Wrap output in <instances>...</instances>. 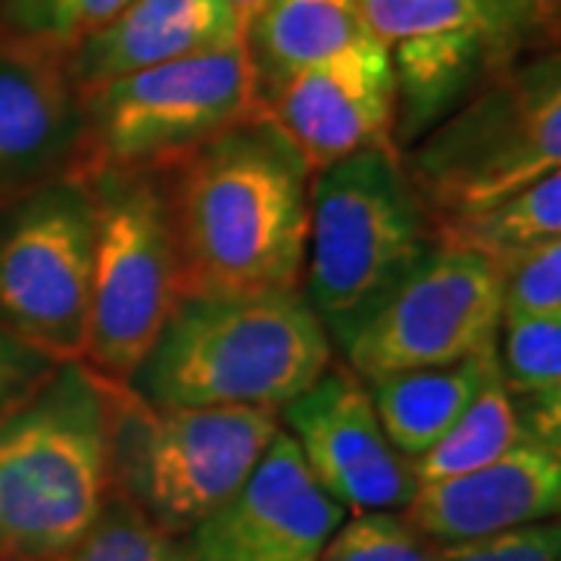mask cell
<instances>
[{
	"instance_id": "cell-3",
	"label": "cell",
	"mask_w": 561,
	"mask_h": 561,
	"mask_svg": "<svg viewBox=\"0 0 561 561\" xmlns=\"http://www.w3.org/2000/svg\"><path fill=\"white\" fill-rule=\"evenodd\" d=\"M113 381L60 362L0 421V561H62L110 500Z\"/></svg>"
},
{
	"instance_id": "cell-11",
	"label": "cell",
	"mask_w": 561,
	"mask_h": 561,
	"mask_svg": "<svg viewBox=\"0 0 561 561\" xmlns=\"http://www.w3.org/2000/svg\"><path fill=\"white\" fill-rule=\"evenodd\" d=\"M343 518L280 427L241 486L181 540L187 561H319Z\"/></svg>"
},
{
	"instance_id": "cell-10",
	"label": "cell",
	"mask_w": 561,
	"mask_h": 561,
	"mask_svg": "<svg viewBox=\"0 0 561 561\" xmlns=\"http://www.w3.org/2000/svg\"><path fill=\"white\" fill-rule=\"evenodd\" d=\"M500 324V265L478 250L437 241L341 353L356 378L371 381L468 359L496 343Z\"/></svg>"
},
{
	"instance_id": "cell-21",
	"label": "cell",
	"mask_w": 561,
	"mask_h": 561,
	"mask_svg": "<svg viewBox=\"0 0 561 561\" xmlns=\"http://www.w3.org/2000/svg\"><path fill=\"white\" fill-rule=\"evenodd\" d=\"M518 10H527L518 0H359L365 32L387 50L405 41L468 32L505 35Z\"/></svg>"
},
{
	"instance_id": "cell-9",
	"label": "cell",
	"mask_w": 561,
	"mask_h": 561,
	"mask_svg": "<svg viewBox=\"0 0 561 561\" xmlns=\"http://www.w3.org/2000/svg\"><path fill=\"white\" fill-rule=\"evenodd\" d=\"M98 213L81 175L0 209V328L69 362L84 356Z\"/></svg>"
},
{
	"instance_id": "cell-27",
	"label": "cell",
	"mask_w": 561,
	"mask_h": 561,
	"mask_svg": "<svg viewBox=\"0 0 561 561\" xmlns=\"http://www.w3.org/2000/svg\"><path fill=\"white\" fill-rule=\"evenodd\" d=\"M437 561H561V518L437 546Z\"/></svg>"
},
{
	"instance_id": "cell-12",
	"label": "cell",
	"mask_w": 561,
	"mask_h": 561,
	"mask_svg": "<svg viewBox=\"0 0 561 561\" xmlns=\"http://www.w3.org/2000/svg\"><path fill=\"white\" fill-rule=\"evenodd\" d=\"M278 415L316 481L346 512H397L412 502V461L387 440L368 387L346 365L331 362Z\"/></svg>"
},
{
	"instance_id": "cell-28",
	"label": "cell",
	"mask_w": 561,
	"mask_h": 561,
	"mask_svg": "<svg viewBox=\"0 0 561 561\" xmlns=\"http://www.w3.org/2000/svg\"><path fill=\"white\" fill-rule=\"evenodd\" d=\"M60 362L0 328V421L16 412Z\"/></svg>"
},
{
	"instance_id": "cell-16",
	"label": "cell",
	"mask_w": 561,
	"mask_h": 561,
	"mask_svg": "<svg viewBox=\"0 0 561 561\" xmlns=\"http://www.w3.org/2000/svg\"><path fill=\"white\" fill-rule=\"evenodd\" d=\"M243 44V20L225 0H131L119 16L81 38L66 66L79 91L162 62Z\"/></svg>"
},
{
	"instance_id": "cell-32",
	"label": "cell",
	"mask_w": 561,
	"mask_h": 561,
	"mask_svg": "<svg viewBox=\"0 0 561 561\" xmlns=\"http://www.w3.org/2000/svg\"><path fill=\"white\" fill-rule=\"evenodd\" d=\"M518 3H524V7H527V10H530V3H527V0H518Z\"/></svg>"
},
{
	"instance_id": "cell-18",
	"label": "cell",
	"mask_w": 561,
	"mask_h": 561,
	"mask_svg": "<svg viewBox=\"0 0 561 561\" xmlns=\"http://www.w3.org/2000/svg\"><path fill=\"white\" fill-rule=\"evenodd\" d=\"M500 375L496 343L468 359L412 368L365 381L387 440L409 461L424 456L461 419V412Z\"/></svg>"
},
{
	"instance_id": "cell-7",
	"label": "cell",
	"mask_w": 561,
	"mask_h": 561,
	"mask_svg": "<svg viewBox=\"0 0 561 561\" xmlns=\"http://www.w3.org/2000/svg\"><path fill=\"white\" fill-rule=\"evenodd\" d=\"M81 179L91 184L98 213L81 362L125 383L181 300L169 203L157 172L98 169Z\"/></svg>"
},
{
	"instance_id": "cell-15",
	"label": "cell",
	"mask_w": 561,
	"mask_h": 561,
	"mask_svg": "<svg viewBox=\"0 0 561 561\" xmlns=\"http://www.w3.org/2000/svg\"><path fill=\"white\" fill-rule=\"evenodd\" d=\"M549 518H561V459L527 437L478 471L421 483L405 505V522L437 546Z\"/></svg>"
},
{
	"instance_id": "cell-1",
	"label": "cell",
	"mask_w": 561,
	"mask_h": 561,
	"mask_svg": "<svg viewBox=\"0 0 561 561\" xmlns=\"http://www.w3.org/2000/svg\"><path fill=\"white\" fill-rule=\"evenodd\" d=\"M312 172L262 110L157 172L181 297L300 290Z\"/></svg>"
},
{
	"instance_id": "cell-19",
	"label": "cell",
	"mask_w": 561,
	"mask_h": 561,
	"mask_svg": "<svg viewBox=\"0 0 561 561\" xmlns=\"http://www.w3.org/2000/svg\"><path fill=\"white\" fill-rule=\"evenodd\" d=\"M437 241L478 250L496 265L524 250L561 241V169L530 181L481 213L434 221Z\"/></svg>"
},
{
	"instance_id": "cell-24",
	"label": "cell",
	"mask_w": 561,
	"mask_h": 561,
	"mask_svg": "<svg viewBox=\"0 0 561 561\" xmlns=\"http://www.w3.org/2000/svg\"><path fill=\"white\" fill-rule=\"evenodd\" d=\"M500 375L512 397H530L561 383V316L508 312L496 337Z\"/></svg>"
},
{
	"instance_id": "cell-4",
	"label": "cell",
	"mask_w": 561,
	"mask_h": 561,
	"mask_svg": "<svg viewBox=\"0 0 561 561\" xmlns=\"http://www.w3.org/2000/svg\"><path fill=\"white\" fill-rule=\"evenodd\" d=\"M434 243V216L393 147L312 172L300 290L337 350Z\"/></svg>"
},
{
	"instance_id": "cell-17",
	"label": "cell",
	"mask_w": 561,
	"mask_h": 561,
	"mask_svg": "<svg viewBox=\"0 0 561 561\" xmlns=\"http://www.w3.org/2000/svg\"><path fill=\"white\" fill-rule=\"evenodd\" d=\"M368 38L359 0H262L243 22V50L260 106L302 69Z\"/></svg>"
},
{
	"instance_id": "cell-8",
	"label": "cell",
	"mask_w": 561,
	"mask_h": 561,
	"mask_svg": "<svg viewBox=\"0 0 561 561\" xmlns=\"http://www.w3.org/2000/svg\"><path fill=\"white\" fill-rule=\"evenodd\" d=\"M84 160L98 169L162 172L260 106L243 44L128 72L81 91Z\"/></svg>"
},
{
	"instance_id": "cell-26",
	"label": "cell",
	"mask_w": 561,
	"mask_h": 561,
	"mask_svg": "<svg viewBox=\"0 0 561 561\" xmlns=\"http://www.w3.org/2000/svg\"><path fill=\"white\" fill-rule=\"evenodd\" d=\"M502 316L556 312L561 316V241L524 250L500 262Z\"/></svg>"
},
{
	"instance_id": "cell-22",
	"label": "cell",
	"mask_w": 561,
	"mask_h": 561,
	"mask_svg": "<svg viewBox=\"0 0 561 561\" xmlns=\"http://www.w3.org/2000/svg\"><path fill=\"white\" fill-rule=\"evenodd\" d=\"M62 561H187V549L140 505L110 493L101 515Z\"/></svg>"
},
{
	"instance_id": "cell-25",
	"label": "cell",
	"mask_w": 561,
	"mask_h": 561,
	"mask_svg": "<svg viewBox=\"0 0 561 561\" xmlns=\"http://www.w3.org/2000/svg\"><path fill=\"white\" fill-rule=\"evenodd\" d=\"M319 561H437V542L419 534L405 515L362 512L337 527Z\"/></svg>"
},
{
	"instance_id": "cell-2",
	"label": "cell",
	"mask_w": 561,
	"mask_h": 561,
	"mask_svg": "<svg viewBox=\"0 0 561 561\" xmlns=\"http://www.w3.org/2000/svg\"><path fill=\"white\" fill-rule=\"evenodd\" d=\"M302 290L181 297L125 387L153 409L280 412L331 365Z\"/></svg>"
},
{
	"instance_id": "cell-13",
	"label": "cell",
	"mask_w": 561,
	"mask_h": 561,
	"mask_svg": "<svg viewBox=\"0 0 561 561\" xmlns=\"http://www.w3.org/2000/svg\"><path fill=\"white\" fill-rule=\"evenodd\" d=\"M312 169L368 147H393L397 79L390 50L368 38L321 60L262 103ZM397 150V147H393Z\"/></svg>"
},
{
	"instance_id": "cell-20",
	"label": "cell",
	"mask_w": 561,
	"mask_h": 561,
	"mask_svg": "<svg viewBox=\"0 0 561 561\" xmlns=\"http://www.w3.org/2000/svg\"><path fill=\"white\" fill-rule=\"evenodd\" d=\"M522 440L524 427L518 400L508 393L502 375H496L493 381H486V387L471 400V405L461 412V419L440 440L412 461V471H415L419 486L459 478L496 461Z\"/></svg>"
},
{
	"instance_id": "cell-6",
	"label": "cell",
	"mask_w": 561,
	"mask_h": 561,
	"mask_svg": "<svg viewBox=\"0 0 561 561\" xmlns=\"http://www.w3.org/2000/svg\"><path fill=\"white\" fill-rule=\"evenodd\" d=\"M278 431V412L153 409L113 381L110 493L184 537L241 486Z\"/></svg>"
},
{
	"instance_id": "cell-23",
	"label": "cell",
	"mask_w": 561,
	"mask_h": 561,
	"mask_svg": "<svg viewBox=\"0 0 561 561\" xmlns=\"http://www.w3.org/2000/svg\"><path fill=\"white\" fill-rule=\"evenodd\" d=\"M131 0H3L7 44L69 54L81 38L113 22Z\"/></svg>"
},
{
	"instance_id": "cell-5",
	"label": "cell",
	"mask_w": 561,
	"mask_h": 561,
	"mask_svg": "<svg viewBox=\"0 0 561 561\" xmlns=\"http://www.w3.org/2000/svg\"><path fill=\"white\" fill-rule=\"evenodd\" d=\"M400 160L434 221L481 213L561 169V47L483 88Z\"/></svg>"
},
{
	"instance_id": "cell-30",
	"label": "cell",
	"mask_w": 561,
	"mask_h": 561,
	"mask_svg": "<svg viewBox=\"0 0 561 561\" xmlns=\"http://www.w3.org/2000/svg\"><path fill=\"white\" fill-rule=\"evenodd\" d=\"M534 20L546 28L552 41H561V0H527Z\"/></svg>"
},
{
	"instance_id": "cell-14",
	"label": "cell",
	"mask_w": 561,
	"mask_h": 561,
	"mask_svg": "<svg viewBox=\"0 0 561 561\" xmlns=\"http://www.w3.org/2000/svg\"><path fill=\"white\" fill-rule=\"evenodd\" d=\"M84 103L66 54L0 44V209L79 175Z\"/></svg>"
},
{
	"instance_id": "cell-31",
	"label": "cell",
	"mask_w": 561,
	"mask_h": 561,
	"mask_svg": "<svg viewBox=\"0 0 561 561\" xmlns=\"http://www.w3.org/2000/svg\"><path fill=\"white\" fill-rule=\"evenodd\" d=\"M225 3H228V7H231L243 22L250 20V16H253V13L262 7V0H225Z\"/></svg>"
},
{
	"instance_id": "cell-29",
	"label": "cell",
	"mask_w": 561,
	"mask_h": 561,
	"mask_svg": "<svg viewBox=\"0 0 561 561\" xmlns=\"http://www.w3.org/2000/svg\"><path fill=\"white\" fill-rule=\"evenodd\" d=\"M524 437L540 443L552 456L561 459V383L542 393H530L518 402Z\"/></svg>"
}]
</instances>
